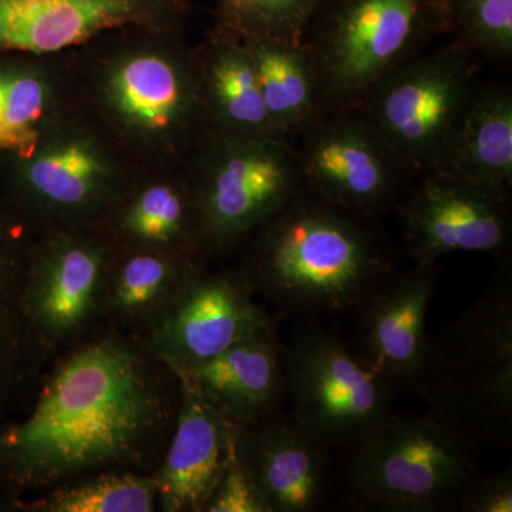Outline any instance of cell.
Returning a JSON list of instances; mask_svg holds the SVG:
<instances>
[{
  "mask_svg": "<svg viewBox=\"0 0 512 512\" xmlns=\"http://www.w3.org/2000/svg\"><path fill=\"white\" fill-rule=\"evenodd\" d=\"M202 512H269L251 478L232 457Z\"/></svg>",
  "mask_w": 512,
  "mask_h": 512,
  "instance_id": "f546056e",
  "label": "cell"
},
{
  "mask_svg": "<svg viewBox=\"0 0 512 512\" xmlns=\"http://www.w3.org/2000/svg\"><path fill=\"white\" fill-rule=\"evenodd\" d=\"M394 210L414 264L454 252H484L507 262L512 238L510 194L434 170L403 192Z\"/></svg>",
  "mask_w": 512,
  "mask_h": 512,
  "instance_id": "30bf717a",
  "label": "cell"
},
{
  "mask_svg": "<svg viewBox=\"0 0 512 512\" xmlns=\"http://www.w3.org/2000/svg\"><path fill=\"white\" fill-rule=\"evenodd\" d=\"M234 456L269 512L316 511L332 493L335 476L330 450L291 413L278 412L242 427Z\"/></svg>",
  "mask_w": 512,
  "mask_h": 512,
  "instance_id": "4fadbf2b",
  "label": "cell"
},
{
  "mask_svg": "<svg viewBox=\"0 0 512 512\" xmlns=\"http://www.w3.org/2000/svg\"><path fill=\"white\" fill-rule=\"evenodd\" d=\"M439 275V262L394 269L356 311L355 348L396 390L416 389L430 339L427 312Z\"/></svg>",
  "mask_w": 512,
  "mask_h": 512,
  "instance_id": "5bb4252c",
  "label": "cell"
},
{
  "mask_svg": "<svg viewBox=\"0 0 512 512\" xmlns=\"http://www.w3.org/2000/svg\"><path fill=\"white\" fill-rule=\"evenodd\" d=\"M450 32L448 0H325L303 37L323 111L356 109L387 74Z\"/></svg>",
  "mask_w": 512,
  "mask_h": 512,
  "instance_id": "277c9868",
  "label": "cell"
},
{
  "mask_svg": "<svg viewBox=\"0 0 512 512\" xmlns=\"http://www.w3.org/2000/svg\"><path fill=\"white\" fill-rule=\"evenodd\" d=\"M274 326L244 269L202 268L143 340L154 355L185 375L239 340Z\"/></svg>",
  "mask_w": 512,
  "mask_h": 512,
  "instance_id": "7c38bea8",
  "label": "cell"
},
{
  "mask_svg": "<svg viewBox=\"0 0 512 512\" xmlns=\"http://www.w3.org/2000/svg\"><path fill=\"white\" fill-rule=\"evenodd\" d=\"M414 392L478 450L512 439V274L500 262L466 312L429 339Z\"/></svg>",
  "mask_w": 512,
  "mask_h": 512,
  "instance_id": "3957f363",
  "label": "cell"
},
{
  "mask_svg": "<svg viewBox=\"0 0 512 512\" xmlns=\"http://www.w3.org/2000/svg\"><path fill=\"white\" fill-rule=\"evenodd\" d=\"M45 104V86L37 77L0 72V150L23 158L33 156Z\"/></svg>",
  "mask_w": 512,
  "mask_h": 512,
  "instance_id": "f1b7e54d",
  "label": "cell"
},
{
  "mask_svg": "<svg viewBox=\"0 0 512 512\" xmlns=\"http://www.w3.org/2000/svg\"><path fill=\"white\" fill-rule=\"evenodd\" d=\"M325 0H221L225 25L245 37H274L303 43Z\"/></svg>",
  "mask_w": 512,
  "mask_h": 512,
  "instance_id": "4316f807",
  "label": "cell"
},
{
  "mask_svg": "<svg viewBox=\"0 0 512 512\" xmlns=\"http://www.w3.org/2000/svg\"><path fill=\"white\" fill-rule=\"evenodd\" d=\"M15 508L29 512H154L158 488L153 473L136 470L94 471L55 485Z\"/></svg>",
  "mask_w": 512,
  "mask_h": 512,
  "instance_id": "603a6c76",
  "label": "cell"
},
{
  "mask_svg": "<svg viewBox=\"0 0 512 512\" xmlns=\"http://www.w3.org/2000/svg\"><path fill=\"white\" fill-rule=\"evenodd\" d=\"M471 55L456 42L420 53L356 107L412 177L439 170L446 160L474 93Z\"/></svg>",
  "mask_w": 512,
  "mask_h": 512,
  "instance_id": "52a82bcc",
  "label": "cell"
},
{
  "mask_svg": "<svg viewBox=\"0 0 512 512\" xmlns=\"http://www.w3.org/2000/svg\"><path fill=\"white\" fill-rule=\"evenodd\" d=\"M346 451L343 483L356 510L456 511L478 470L476 444L429 413H393Z\"/></svg>",
  "mask_w": 512,
  "mask_h": 512,
  "instance_id": "5b68a950",
  "label": "cell"
},
{
  "mask_svg": "<svg viewBox=\"0 0 512 512\" xmlns=\"http://www.w3.org/2000/svg\"><path fill=\"white\" fill-rule=\"evenodd\" d=\"M103 167L83 144H67L30 165L28 185L47 214L86 217L103 202Z\"/></svg>",
  "mask_w": 512,
  "mask_h": 512,
  "instance_id": "cb8c5ba5",
  "label": "cell"
},
{
  "mask_svg": "<svg viewBox=\"0 0 512 512\" xmlns=\"http://www.w3.org/2000/svg\"><path fill=\"white\" fill-rule=\"evenodd\" d=\"M451 35L470 53L511 59L512 0H448Z\"/></svg>",
  "mask_w": 512,
  "mask_h": 512,
  "instance_id": "83f0119b",
  "label": "cell"
},
{
  "mask_svg": "<svg viewBox=\"0 0 512 512\" xmlns=\"http://www.w3.org/2000/svg\"><path fill=\"white\" fill-rule=\"evenodd\" d=\"M439 170L494 191L512 187V94L507 87L474 90Z\"/></svg>",
  "mask_w": 512,
  "mask_h": 512,
  "instance_id": "ffe728a7",
  "label": "cell"
},
{
  "mask_svg": "<svg viewBox=\"0 0 512 512\" xmlns=\"http://www.w3.org/2000/svg\"><path fill=\"white\" fill-rule=\"evenodd\" d=\"M29 256L0 252V426L28 409L53 360L25 309Z\"/></svg>",
  "mask_w": 512,
  "mask_h": 512,
  "instance_id": "d6986e66",
  "label": "cell"
},
{
  "mask_svg": "<svg viewBox=\"0 0 512 512\" xmlns=\"http://www.w3.org/2000/svg\"><path fill=\"white\" fill-rule=\"evenodd\" d=\"M202 268L197 259L116 247L107 281L104 326L143 339Z\"/></svg>",
  "mask_w": 512,
  "mask_h": 512,
  "instance_id": "ac0fdd59",
  "label": "cell"
},
{
  "mask_svg": "<svg viewBox=\"0 0 512 512\" xmlns=\"http://www.w3.org/2000/svg\"><path fill=\"white\" fill-rule=\"evenodd\" d=\"M180 399L173 367L104 326L53 357L28 409L0 426V490L15 503L94 471L154 473Z\"/></svg>",
  "mask_w": 512,
  "mask_h": 512,
  "instance_id": "6da1fadb",
  "label": "cell"
},
{
  "mask_svg": "<svg viewBox=\"0 0 512 512\" xmlns=\"http://www.w3.org/2000/svg\"><path fill=\"white\" fill-rule=\"evenodd\" d=\"M255 234L241 268L256 295L305 320L356 312L397 269L396 252L376 221L305 187Z\"/></svg>",
  "mask_w": 512,
  "mask_h": 512,
  "instance_id": "7a4b0ae2",
  "label": "cell"
},
{
  "mask_svg": "<svg viewBox=\"0 0 512 512\" xmlns=\"http://www.w3.org/2000/svg\"><path fill=\"white\" fill-rule=\"evenodd\" d=\"M259 89L278 133L302 134L323 113L318 72L308 47L274 37H247Z\"/></svg>",
  "mask_w": 512,
  "mask_h": 512,
  "instance_id": "44dd1931",
  "label": "cell"
},
{
  "mask_svg": "<svg viewBox=\"0 0 512 512\" xmlns=\"http://www.w3.org/2000/svg\"><path fill=\"white\" fill-rule=\"evenodd\" d=\"M111 93L128 120L147 130H164L183 109L184 86L175 67L161 57L137 56L121 64Z\"/></svg>",
  "mask_w": 512,
  "mask_h": 512,
  "instance_id": "484cf974",
  "label": "cell"
},
{
  "mask_svg": "<svg viewBox=\"0 0 512 512\" xmlns=\"http://www.w3.org/2000/svg\"><path fill=\"white\" fill-rule=\"evenodd\" d=\"M180 377L181 399L174 431L153 473L158 511L202 512L234 457L242 427L225 417L191 379Z\"/></svg>",
  "mask_w": 512,
  "mask_h": 512,
  "instance_id": "9a60e30c",
  "label": "cell"
},
{
  "mask_svg": "<svg viewBox=\"0 0 512 512\" xmlns=\"http://www.w3.org/2000/svg\"><path fill=\"white\" fill-rule=\"evenodd\" d=\"M284 380L292 416L328 450H346L394 413L392 382L318 319L284 345Z\"/></svg>",
  "mask_w": 512,
  "mask_h": 512,
  "instance_id": "8992f818",
  "label": "cell"
},
{
  "mask_svg": "<svg viewBox=\"0 0 512 512\" xmlns=\"http://www.w3.org/2000/svg\"><path fill=\"white\" fill-rule=\"evenodd\" d=\"M184 376L229 420L251 426L281 412L284 345L275 326L262 329Z\"/></svg>",
  "mask_w": 512,
  "mask_h": 512,
  "instance_id": "e0dca14e",
  "label": "cell"
},
{
  "mask_svg": "<svg viewBox=\"0 0 512 512\" xmlns=\"http://www.w3.org/2000/svg\"><path fill=\"white\" fill-rule=\"evenodd\" d=\"M296 151L306 190L367 220L396 207L412 175L357 109L323 111Z\"/></svg>",
  "mask_w": 512,
  "mask_h": 512,
  "instance_id": "ba28073f",
  "label": "cell"
},
{
  "mask_svg": "<svg viewBox=\"0 0 512 512\" xmlns=\"http://www.w3.org/2000/svg\"><path fill=\"white\" fill-rule=\"evenodd\" d=\"M114 249L97 237L57 234L30 252L25 309L52 357L104 328Z\"/></svg>",
  "mask_w": 512,
  "mask_h": 512,
  "instance_id": "8fae6325",
  "label": "cell"
},
{
  "mask_svg": "<svg viewBox=\"0 0 512 512\" xmlns=\"http://www.w3.org/2000/svg\"><path fill=\"white\" fill-rule=\"evenodd\" d=\"M114 228L123 239V248L197 259L204 247L194 195L167 183L150 184L138 191L121 208Z\"/></svg>",
  "mask_w": 512,
  "mask_h": 512,
  "instance_id": "7402d4cb",
  "label": "cell"
},
{
  "mask_svg": "<svg viewBox=\"0 0 512 512\" xmlns=\"http://www.w3.org/2000/svg\"><path fill=\"white\" fill-rule=\"evenodd\" d=\"M221 151L194 195L204 247L218 251L254 234L305 187L291 143L239 137Z\"/></svg>",
  "mask_w": 512,
  "mask_h": 512,
  "instance_id": "9c48e42d",
  "label": "cell"
},
{
  "mask_svg": "<svg viewBox=\"0 0 512 512\" xmlns=\"http://www.w3.org/2000/svg\"><path fill=\"white\" fill-rule=\"evenodd\" d=\"M456 511L463 512H511L512 467L501 468L494 473L474 474L464 485L457 500Z\"/></svg>",
  "mask_w": 512,
  "mask_h": 512,
  "instance_id": "4dcf8cb0",
  "label": "cell"
},
{
  "mask_svg": "<svg viewBox=\"0 0 512 512\" xmlns=\"http://www.w3.org/2000/svg\"><path fill=\"white\" fill-rule=\"evenodd\" d=\"M6 507H13L12 503H5V501L0 500V511L6 510Z\"/></svg>",
  "mask_w": 512,
  "mask_h": 512,
  "instance_id": "1f68e13d",
  "label": "cell"
},
{
  "mask_svg": "<svg viewBox=\"0 0 512 512\" xmlns=\"http://www.w3.org/2000/svg\"><path fill=\"white\" fill-rule=\"evenodd\" d=\"M208 86L212 107L229 131L289 143L269 117L247 46L228 43L218 49L208 70Z\"/></svg>",
  "mask_w": 512,
  "mask_h": 512,
  "instance_id": "d4e9b609",
  "label": "cell"
},
{
  "mask_svg": "<svg viewBox=\"0 0 512 512\" xmlns=\"http://www.w3.org/2000/svg\"><path fill=\"white\" fill-rule=\"evenodd\" d=\"M183 0H0V49L53 53L128 23L150 22Z\"/></svg>",
  "mask_w": 512,
  "mask_h": 512,
  "instance_id": "2e32d148",
  "label": "cell"
}]
</instances>
